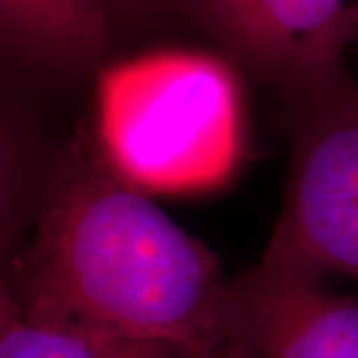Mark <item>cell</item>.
I'll list each match as a JSON object with an SVG mask.
<instances>
[{"label":"cell","instance_id":"cell-2","mask_svg":"<svg viewBox=\"0 0 358 358\" xmlns=\"http://www.w3.org/2000/svg\"><path fill=\"white\" fill-rule=\"evenodd\" d=\"M96 138L143 192L219 185L239 155V90L229 66L157 52L98 72Z\"/></svg>","mask_w":358,"mask_h":358},{"label":"cell","instance_id":"cell-7","mask_svg":"<svg viewBox=\"0 0 358 358\" xmlns=\"http://www.w3.org/2000/svg\"><path fill=\"white\" fill-rule=\"evenodd\" d=\"M0 358H229L223 350L166 338L110 336L52 327L0 301Z\"/></svg>","mask_w":358,"mask_h":358},{"label":"cell","instance_id":"cell-8","mask_svg":"<svg viewBox=\"0 0 358 358\" xmlns=\"http://www.w3.org/2000/svg\"><path fill=\"white\" fill-rule=\"evenodd\" d=\"M117 22L122 20H150L173 6V0H108Z\"/></svg>","mask_w":358,"mask_h":358},{"label":"cell","instance_id":"cell-5","mask_svg":"<svg viewBox=\"0 0 358 358\" xmlns=\"http://www.w3.org/2000/svg\"><path fill=\"white\" fill-rule=\"evenodd\" d=\"M233 62L296 88L345 68L358 38L355 0H173Z\"/></svg>","mask_w":358,"mask_h":358},{"label":"cell","instance_id":"cell-1","mask_svg":"<svg viewBox=\"0 0 358 358\" xmlns=\"http://www.w3.org/2000/svg\"><path fill=\"white\" fill-rule=\"evenodd\" d=\"M28 237L2 271L0 301L84 333L217 348V257L78 129L36 187Z\"/></svg>","mask_w":358,"mask_h":358},{"label":"cell","instance_id":"cell-4","mask_svg":"<svg viewBox=\"0 0 358 358\" xmlns=\"http://www.w3.org/2000/svg\"><path fill=\"white\" fill-rule=\"evenodd\" d=\"M217 348L229 358H358V299L267 245L257 265L223 281Z\"/></svg>","mask_w":358,"mask_h":358},{"label":"cell","instance_id":"cell-6","mask_svg":"<svg viewBox=\"0 0 358 358\" xmlns=\"http://www.w3.org/2000/svg\"><path fill=\"white\" fill-rule=\"evenodd\" d=\"M117 24L108 0H0L4 52L48 76L102 72Z\"/></svg>","mask_w":358,"mask_h":358},{"label":"cell","instance_id":"cell-3","mask_svg":"<svg viewBox=\"0 0 358 358\" xmlns=\"http://www.w3.org/2000/svg\"><path fill=\"white\" fill-rule=\"evenodd\" d=\"M279 94L291 159L267 245L358 285V80L343 68Z\"/></svg>","mask_w":358,"mask_h":358}]
</instances>
